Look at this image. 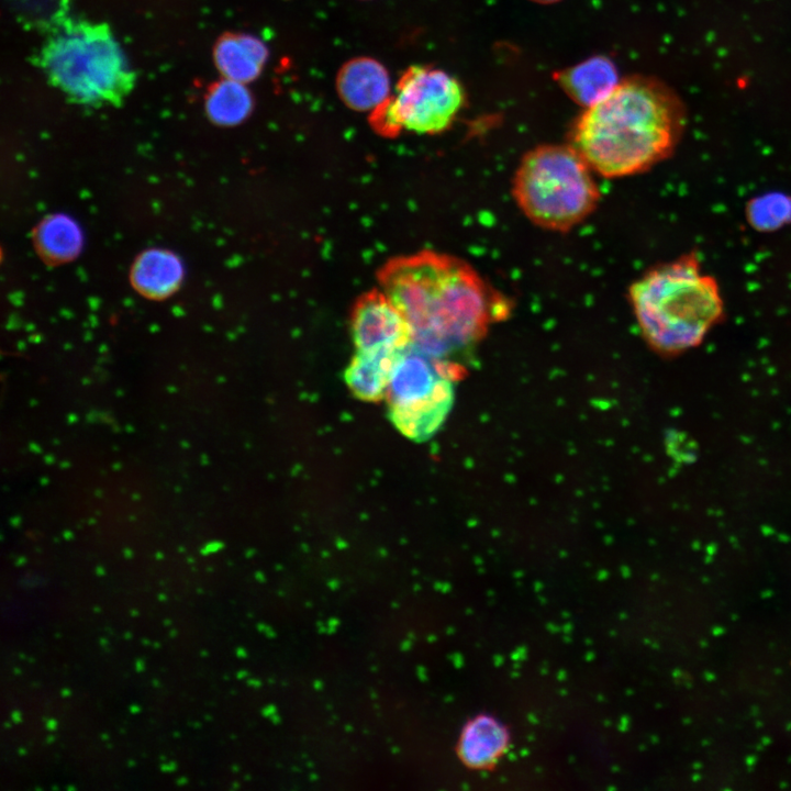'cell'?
Instances as JSON below:
<instances>
[{
  "mask_svg": "<svg viewBox=\"0 0 791 791\" xmlns=\"http://www.w3.org/2000/svg\"><path fill=\"white\" fill-rule=\"evenodd\" d=\"M36 244L47 259L66 261L79 253L82 235L74 220L56 214L41 223L36 232Z\"/></svg>",
  "mask_w": 791,
  "mask_h": 791,
  "instance_id": "cell-16",
  "label": "cell"
},
{
  "mask_svg": "<svg viewBox=\"0 0 791 791\" xmlns=\"http://www.w3.org/2000/svg\"><path fill=\"white\" fill-rule=\"evenodd\" d=\"M628 299L644 338L665 354L700 344L724 312L716 280L694 254L644 272L632 283Z\"/></svg>",
  "mask_w": 791,
  "mask_h": 791,
  "instance_id": "cell-3",
  "label": "cell"
},
{
  "mask_svg": "<svg viewBox=\"0 0 791 791\" xmlns=\"http://www.w3.org/2000/svg\"><path fill=\"white\" fill-rule=\"evenodd\" d=\"M463 368L433 357L412 343L399 354L386 394L388 417L405 437L423 442L435 434L454 402V381Z\"/></svg>",
  "mask_w": 791,
  "mask_h": 791,
  "instance_id": "cell-6",
  "label": "cell"
},
{
  "mask_svg": "<svg viewBox=\"0 0 791 791\" xmlns=\"http://www.w3.org/2000/svg\"><path fill=\"white\" fill-rule=\"evenodd\" d=\"M510 733L497 717L481 713L470 718L463 727L457 755L468 768L486 770L492 768L506 753Z\"/></svg>",
  "mask_w": 791,
  "mask_h": 791,
  "instance_id": "cell-10",
  "label": "cell"
},
{
  "mask_svg": "<svg viewBox=\"0 0 791 791\" xmlns=\"http://www.w3.org/2000/svg\"><path fill=\"white\" fill-rule=\"evenodd\" d=\"M402 349L356 350L344 372L352 393L367 402L386 398L394 364Z\"/></svg>",
  "mask_w": 791,
  "mask_h": 791,
  "instance_id": "cell-11",
  "label": "cell"
},
{
  "mask_svg": "<svg viewBox=\"0 0 791 791\" xmlns=\"http://www.w3.org/2000/svg\"><path fill=\"white\" fill-rule=\"evenodd\" d=\"M465 103V91L448 73L413 65L400 76L394 96L370 111L369 124L385 137L401 132L438 134L456 120Z\"/></svg>",
  "mask_w": 791,
  "mask_h": 791,
  "instance_id": "cell-7",
  "label": "cell"
},
{
  "mask_svg": "<svg viewBox=\"0 0 791 791\" xmlns=\"http://www.w3.org/2000/svg\"><path fill=\"white\" fill-rule=\"evenodd\" d=\"M268 57L266 45L243 33H226L213 48V59L223 78L247 83L261 73Z\"/></svg>",
  "mask_w": 791,
  "mask_h": 791,
  "instance_id": "cell-12",
  "label": "cell"
},
{
  "mask_svg": "<svg viewBox=\"0 0 791 791\" xmlns=\"http://www.w3.org/2000/svg\"><path fill=\"white\" fill-rule=\"evenodd\" d=\"M378 280L406 320L412 344L436 358L454 360L509 311L506 300L469 264L446 254L393 258Z\"/></svg>",
  "mask_w": 791,
  "mask_h": 791,
  "instance_id": "cell-1",
  "label": "cell"
},
{
  "mask_svg": "<svg viewBox=\"0 0 791 791\" xmlns=\"http://www.w3.org/2000/svg\"><path fill=\"white\" fill-rule=\"evenodd\" d=\"M749 223L760 231H772L791 222V197L784 193H767L755 198L747 205Z\"/></svg>",
  "mask_w": 791,
  "mask_h": 791,
  "instance_id": "cell-17",
  "label": "cell"
},
{
  "mask_svg": "<svg viewBox=\"0 0 791 791\" xmlns=\"http://www.w3.org/2000/svg\"><path fill=\"white\" fill-rule=\"evenodd\" d=\"M254 101L245 83L223 78L213 83L205 96L209 119L219 125L242 123L250 114Z\"/></svg>",
  "mask_w": 791,
  "mask_h": 791,
  "instance_id": "cell-15",
  "label": "cell"
},
{
  "mask_svg": "<svg viewBox=\"0 0 791 791\" xmlns=\"http://www.w3.org/2000/svg\"><path fill=\"white\" fill-rule=\"evenodd\" d=\"M336 90L348 108L371 111L390 96V77L378 60L364 56L355 57L339 69Z\"/></svg>",
  "mask_w": 791,
  "mask_h": 791,
  "instance_id": "cell-9",
  "label": "cell"
},
{
  "mask_svg": "<svg viewBox=\"0 0 791 791\" xmlns=\"http://www.w3.org/2000/svg\"><path fill=\"white\" fill-rule=\"evenodd\" d=\"M559 81L570 98L586 108L608 97L620 83L614 64L601 56L562 71Z\"/></svg>",
  "mask_w": 791,
  "mask_h": 791,
  "instance_id": "cell-13",
  "label": "cell"
},
{
  "mask_svg": "<svg viewBox=\"0 0 791 791\" xmlns=\"http://www.w3.org/2000/svg\"><path fill=\"white\" fill-rule=\"evenodd\" d=\"M179 258L164 249L142 254L132 269V282L144 296L160 299L172 293L182 279Z\"/></svg>",
  "mask_w": 791,
  "mask_h": 791,
  "instance_id": "cell-14",
  "label": "cell"
},
{
  "mask_svg": "<svg viewBox=\"0 0 791 791\" xmlns=\"http://www.w3.org/2000/svg\"><path fill=\"white\" fill-rule=\"evenodd\" d=\"M687 121L677 93L649 77L620 82L586 108L571 131V145L597 175L621 178L640 174L676 148Z\"/></svg>",
  "mask_w": 791,
  "mask_h": 791,
  "instance_id": "cell-2",
  "label": "cell"
},
{
  "mask_svg": "<svg viewBox=\"0 0 791 791\" xmlns=\"http://www.w3.org/2000/svg\"><path fill=\"white\" fill-rule=\"evenodd\" d=\"M350 327L356 350L401 349L412 343L406 320L382 290L358 299Z\"/></svg>",
  "mask_w": 791,
  "mask_h": 791,
  "instance_id": "cell-8",
  "label": "cell"
},
{
  "mask_svg": "<svg viewBox=\"0 0 791 791\" xmlns=\"http://www.w3.org/2000/svg\"><path fill=\"white\" fill-rule=\"evenodd\" d=\"M533 1L542 2V3H550V2L558 1V0H533Z\"/></svg>",
  "mask_w": 791,
  "mask_h": 791,
  "instance_id": "cell-18",
  "label": "cell"
},
{
  "mask_svg": "<svg viewBox=\"0 0 791 791\" xmlns=\"http://www.w3.org/2000/svg\"><path fill=\"white\" fill-rule=\"evenodd\" d=\"M595 171L570 144H546L528 151L512 180V194L535 225L566 232L597 208L600 190Z\"/></svg>",
  "mask_w": 791,
  "mask_h": 791,
  "instance_id": "cell-5",
  "label": "cell"
},
{
  "mask_svg": "<svg viewBox=\"0 0 791 791\" xmlns=\"http://www.w3.org/2000/svg\"><path fill=\"white\" fill-rule=\"evenodd\" d=\"M48 82L81 105H120L136 75L103 22L58 16L36 57Z\"/></svg>",
  "mask_w": 791,
  "mask_h": 791,
  "instance_id": "cell-4",
  "label": "cell"
}]
</instances>
